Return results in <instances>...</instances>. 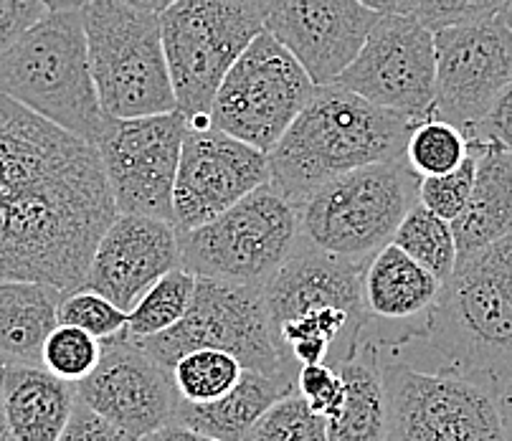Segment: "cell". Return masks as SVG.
I'll list each match as a JSON object with an SVG mask.
<instances>
[{
  "instance_id": "6da1fadb",
  "label": "cell",
  "mask_w": 512,
  "mask_h": 441,
  "mask_svg": "<svg viewBox=\"0 0 512 441\" xmlns=\"http://www.w3.org/2000/svg\"><path fill=\"white\" fill-rule=\"evenodd\" d=\"M115 218L97 147L0 94V282L82 289Z\"/></svg>"
},
{
  "instance_id": "7a4b0ae2",
  "label": "cell",
  "mask_w": 512,
  "mask_h": 441,
  "mask_svg": "<svg viewBox=\"0 0 512 441\" xmlns=\"http://www.w3.org/2000/svg\"><path fill=\"white\" fill-rule=\"evenodd\" d=\"M424 340L442 373L497 393L512 383V234L459 259L409 340Z\"/></svg>"
},
{
  "instance_id": "3957f363",
  "label": "cell",
  "mask_w": 512,
  "mask_h": 441,
  "mask_svg": "<svg viewBox=\"0 0 512 441\" xmlns=\"http://www.w3.org/2000/svg\"><path fill=\"white\" fill-rule=\"evenodd\" d=\"M414 127L409 117L365 102L340 84L315 87L269 153L272 186L295 206L340 175L401 160Z\"/></svg>"
},
{
  "instance_id": "277c9868",
  "label": "cell",
  "mask_w": 512,
  "mask_h": 441,
  "mask_svg": "<svg viewBox=\"0 0 512 441\" xmlns=\"http://www.w3.org/2000/svg\"><path fill=\"white\" fill-rule=\"evenodd\" d=\"M0 94L97 147L107 115L89 69L82 11L46 13L0 54Z\"/></svg>"
},
{
  "instance_id": "5b68a950",
  "label": "cell",
  "mask_w": 512,
  "mask_h": 441,
  "mask_svg": "<svg viewBox=\"0 0 512 441\" xmlns=\"http://www.w3.org/2000/svg\"><path fill=\"white\" fill-rule=\"evenodd\" d=\"M419 183L406 158L340 175L295 203L300 239L340 259L371 262L419 203Z\"/></svg>"
},
{
  "instance_id": "8992f818",
  "label": "cell",
  "mask_w": 512,
  "mask_h": 441,
  "mask_svg": "<svg viewBox=\"0 0 512 441\" xmlns=\"http://www.w3.org/2000/svg\"><path fill=\"white\" fill-rule=\"evenodd\" d=\"M82 16L89 69L104 115L137 120L178 112L160 16L122 0H89Z\"/></svg>"
},
{
  "instance_id": "52a82bcc",
  "label": "cell",
  "mask_w": 512,
  "mask_h": 441,
  "mask_svg": "<svg viewBox=\"0 0 512 441\" xmlns=\"http://www.w3.org/2000/svg\"><path fill=\"white\" fill-rule=\"evenodd\" d=\"M264 18L262 0H178L160 16L175 104L188 127L211 125L208 115L221 82L264 33Z\"/></svg>"
},
{
  "instance_id": "ba28073f",
  "label": "cell",
  "mask_w": 512,
  "mask_h": 441,
  "mask_svg": "<svg viewBox=\"0 0 512 441\" xmlns=\"http://www.w3.org/2000/svg\"><path fill=\"white\" fill-rule=\"evenodd\" d=\"M297 244L295 206L272 183L208 224L178 234L180 267L193 277L259 289L279 272Z\"/></svg>"
},
{
  "instance_id": "9c48e42d",
  "label": "cell",
  "mask_w": 512,
  "mask_h": 441,
  "mask_svg": "<svg viewBox=\"0 0 512 441\" xmlns=\"http://www.w3.org/2000/svg\"><path fill=\"white\" fill-rule=\"evenodd\" d=\"M163 368L193 350H221L234 355L244 371L262 376H295L282 353L264 305V289L196 277V292L186 317L168 333L137 340Z\"/></svg>"
},
{
  "instance_id": "30bf717a",
  "label": "cell",
  "mask_w": 512,
  "mask_h": 441,
  "mask_svg": "<svg viewBox=\"0 0 512 441\" xmlns=\"http://www.w3.org/2000/svg\"><path fill=\"white\" fill-rule=\"evenodd\" d=\"M312 92L315 84L300 61L264 31L221 82L208 122L269 155L310 102Z\"/></svg>"
},
{
  "instance_id": "8fae6325",
  "label": "cell",
  "mask_w": 512,
  "mask_h": 441,
  "mask_svg": "<svg viewBox=\"0 0 512 441\" xmlns=\"http://www.w3.org/2000/svg\"><path fill=\"white\" fill-rule=\"evenodd\" d=\"M386 441H507L492 391L452 373L416 371L406 360L383 365Z\"/></svg>"
},
{
  "instance_id": "7c38bea8",
  "label": "cell",
  "mask_w": 512,
  "mask_h": 441,
  "mask_svg": "<svg viewBox=\"0 0 512 441\" xmlns=\"http://www.w3.org/2000/svg\"><path fill=\"white\" fill-rule=\"evenodd\" d=\"M188 120L180 112L160 117H107L97 153L117 213L173 224V191Z\"/></svg>"
},
{
  "instance_id": "4fadbf2b",
  "label": "cell",
  "mask_w": 512,
  "mask_h": 441,
  "mask_svg": "<svg viewBox=\"0 0 512 441\" xmlns=\"http://www.w3.org/2000/svg\"><path fill=\"white\" fill-rule=\"evenodd\" d=\"M335 84L414 122L434 115V33L416 18H378L360 54Z\"/></svg>"
},
{
  "instance_id": "5bb4252c",
  "label": "cell",
  "mask_w": 512,
  "mask_h": 441,
  "mask_svg": "<svg viewBox=\"0 0 512 441\" xmlns=\"http://www.w3.org/2000/svg\"><path fill=\"white\" fill-rule=\"evenodd\" d=\"M434 115L472 137L512 82V31L502 16L434 33Z\"/></svg>"
},
{
  "instance_id": "9a60e30c",
  "label": "cell",
  "mask_w": 512,
  "mask_h": 441,
  "mask_svg": "<svg viewBox=\"0 0 512 441\" xmlns=\"http://www.w3.org/2000/svg\"><path fill=\"white\" fill-rule=\"evenodd\" d=\"M267 183V153L211 125L188 127L173 191L175 234L208 224Z\"/></svg>"
},
{
  "instance_id": "2e32d148",
  "label": "cell",
  "mask_w": 512,
  "mask_h": 441,
  "mask_svg": "<svg viewBox=\"0 0 512 441\" xmlns=\"http://www.w3.org/2000/svg\"><path fill=\"white\" fill-rule=\"evenodd\" d=\"M77 398L137 441L173 424L180 406L168 368L125 333L104 340L97 368L77 383Z\"/></svg>"
},
{
  "instance_id": "e0dca14e",
  "label": "cell",
  "mask_w": 512,
  "mask_h": 441,
  "mask_svg": "<svg viewBox=\"0 0 512 441\" xmlns=\"http://www.w3.org/2000/svg\"><path fill=\"white\" fill-rule=\"evenodd\" d=\"M381 16L358 0H274L264 31L300 61L315 87L335 84Z\"/></svg>"
},
{
  "instance_id": "ac0fdd59",
  "label": "cell",
  "mask_w": 512,
  "mask_h": 441,
  "mask_svg": "<svg viewBox=\"0 0 512 441\" xmlns=\"http://www.w3.org/2000/svg\"><path fill=\"white\" fill-rule=\"evenodd\" d=\"M175 269H180V246L173 224L117 213L94 249L82 287L130 315L142 294Z\"/></svg>"
},
{
  "instance_id": "d6986e66",
  "label": "cell",
  "mask_w": 512,
  "mask_h": 441,
  "mask_svg": "<svg viewBox=\"0 0 512 441\" xmlns=\"http://www.w3.org/2000/svg\"><path fill=\"white\" fill-rule=\"evenodd\" d=\"M365 264L325 254L300 239L292 256L264 284V305L274 330L292 317L325 307L343 310L363 325H371L363 300Z\"/></svg>"
},
{
  "instance_id": "ffe728a7",
  "label": "cell",
  "mask_w": 512,
  "mask_h": 441,
  "mask_svg": "<svg viewBox=\"0 0 512 441\" xmlns=\"http://www.w3.org/2000/svg\"><path fill=\"white\" fill-rule=\"evenodd\" d=\"M469 150L477 163L472 196L452 221L459 259L512 234V153L492 142H469Z\"/></svg>"
},
{
  "instance_id": "44dd1931",
  "label": "cell",
  "mask_w": 512,
  "mask_h": 441,
  "mask_svg": "<svg viewBox=\"0 0 512 441\" xmlns=\"http://www.w3.org/2000/svg\"><path fill=\"white\" fill-rule=\"evenodd\" d=\"M77 406V386L44 365H3V411L11 441H59Z\"/></svg>"
},
{
  "instance_id": "7402d4cb",
  "label": "cell",
  "mask_w": 512,
  "mask_h": 441,
  "mask_svg": "<svg viewBox=\"0 0 512 441\" xmlns=\"http://www.w3.org/2000/svg\"><path fill=\"white\" fill-rule=\"evenodd\" d=\"M439 292H442V282L426 272L421 264H416L396 244L383 246L371 262L365 264L363 300L371 320H424L434 307Z\"/></svg>"
},
{
  "instance_id": "603a6c76",
  "label": "cell",
  "mask_w": 512,
  "mask_h": 441,
  "mask_svg": "<svg viewBox=\"0 0 512 441\" xmlns=\"http://www.w3.org/2000/svg\"><path fill=\"white\" fill-rule=\"evenodd\" d=\"M297 393L295 376H262V373L244 371L239 383L213 403H186L180 401L175 424L211 436L216 441H241L246 431L262 419L274 403Z\"/></svg>"
},
{
  "instance_id": "cb8c5ba5",
  "label": "cell",
  "mask_w": 512,
  "mask_h": 441,
  "mask_svg": "<svg viewBox=\"0 0 512 441\" xmlns=\"http://www.w3.org/2000/svg\"><path fill=\"white\" fill-rule=\"evenodd\" d=\"M335 368L343 376L345 403L333 419H327V441H386L388 396L376 340H363Z\"/></svg>"
},
{
  "instance_id": "d4e9b609",
  "label": "cell",
  "mask_w": 512,
  "mask_h": 441,
  "mask_svg": "<svg viewBox=\"0 0 512 441\" xmlns=\"http://www.w3.org/2000/svg\"><path fill=\"white\" fill-rule=\"evenodd\" d=\"M61 300L64 292L46 284L0 282V365H41Z\"/></svg>"
},
{
  "instance_id": "484cf974",
  "label": "cell",
  "mask_w": 512,
  "mask_h": 441,
  "mask_svg": "<svg viewBox=\"0 0 512 441\" xmlns=\"http://www.w3.org/2000/svg\"><path fill=\"white\" fill-rule=\"evenodd\" d=\"M391 244L409 254L416 264L434 274L439 282H447L457 269V241H454V231L449 221L434 216L429 208L416 203L406 218L398 226L396 236Z\"/></svg>"
},
{
  "instance_id": "4316f807",
  "label": "cell",
  "mask_w": 512,
  "mask_h": 441,
  "mask_svg": "<svg viewBox=\"0 0 512 441\" xmlns=\"http://www.w3.org/2000/svg\"><path fill=\"white\" fill-rule=\"evenodd\" d=\"M196 292V277L180 267L175 272L165 274L160 282H155L142 300L127 315L125 335L130 340H148L160 333H168L170 327L178 325L186 317L188 307Z\"/></svg>"
},
{
  "instance_id": "83f0119b",
  "label": "cell",
  "mask_w": 512,
  "mask_h": 441,
  "mask_svg": "<svg viewBox=\"0 0 512 441\" xmlns=\"http://www.w3.org/2000/svg\"><path fill=\"white\" fill-rule=\"evenodd\" d=\"M239 360L221 350H193L180 355L170 368L175 391L186 403H213L224 398L239 383Z\"/></svg>"
},
{
  "instance_id": "f1b7e54d",
  "label": "cell",
  "mask_w": 512,
  "mask_h": 441,
  "mask_svg": "<svg viewBox=\"0 0 512 441\" xmlns=\"http://www.w3.org/2000/svg\"><path fill=\"white\" fill-rule=\"evenodd\" d=\"M469 142L462 132L436 115L416 122L406 142V163L419 178H434L457 170L467 160Z\"/></svg>"
},
{
  "instance_id": "f546056e",
  "label": "cell",
  "mask_w": 512,
  "mask_h": 441,
  "mask_svg": "<svg viewBox=\"0 0 512 441\" xmlns=\"http://www.w3.org/2000/svg\"><path fill=\"white\" fill-rule=\"evenodd\" d=\"M241 441H327V421L312 414L300 393L282 398Z\"/></svg>"
},
{
  "instance_id": "4dcf8cb0",
  "label": "cell",
  "mask_w": 512,
  "mask_h": 441,
  "mask_svg": "<svg viewBox=\"0 0 512 441\" xmlns=\"http://www.w3.org/2000/svg\"><path fill=\"white\" fill-rule=\"evenodd\" d=\"M99 355H102V343L97 338L77 327L59 325L46 340L41 365L51 376L77 386L97 368Z\"/></svg>"
},
{
  "instance_id": "1f68e13d",
  "label": "cell",
  "mask_w": 512,
  "mask_h": 441,
  "mask_svg": "<svg viewBox=\"0 0 512 441\" xmlns=\"http://www.w3.org/2000/svg\"><path fill=\"white\" fill-rule=\"evenodd\" d=\"M59 325L77 327V330H84L99 343H104V340H112L125 333L127 312L104 300L102 294L82 287L64 294L59 305Z\"/></svg>"
},
{
  "instance_id": "d6a6232c",
  "label": "cell",
  "mask_w": 512,
  "mask_h": 441,
  "mask_svg": "<svg viewBox=\"0 0 512 441\" xmlns=\"http://www.w3.org/2000/svg\"><path fill=\"white\" fill-rule=\"evenodd\" d=\"M474 153L469 150L467 160L457 170L447 175H434V178H421L419 183V203L429 208L434 216L444 218L452 224L454 218L464 211L474 186Z\"/></svg>"
},
{
  "instance_id": "836d02e7",
  "label": "cell",
  "mask_w": 512,
  "mask_h": 441,
  "mask_svg": "<svg viewBox=\"0 0 512 441\" xmlns=\"http://www.w3.org/2000/svg\"><path fill=\"white\" fill-rule=\"evenodd\" d=\"M505 0H419L414 18L431 33L444 28L472 26L502 13Z\"/></svg>"
},
{
  "instance_id": "e575fe53",
  "label": "cell",
  "mask_w": 512,
  "mask_h": 441,
  "mask_svg": "<svg viewBox=\"0 0 512 441\" xmlns=\"http://www.w3.org/2000/svg\"><path fill=\"white\" fill-rule=\"evenodd\" d=\"M297 393L305 398L312 414L322 419H333L345 403V383L340 371L330 363L305 365L295 376Z\"/></svg>"
},
{
  "instance_id": "d590c367",
  "label": "cell",
  "mask_w": 512,
  "mask_h": 441,
  "mask_svg": "<svg viewBox=\"0 0 512 441\" xmlns=\"http://www.w3.org/2000/svg\"><path fill=\"white\" fill-rule=\"evenodd\" d=\"M41 0H0V54L46 16Z\"/></svg>"
},
{
  "instance_id": "8d00e7d4",
  "label": "cell",
  "mask_w": 512,
  "mask_h": 441,
  "mask_svg": "<svg viewBox=\"0 0 512 441\" xmlns=\"http://www.w3.org/2000/svg\"><path fill=\"white\" fill-rule=\"evenodd\" d=\"M59 441H137V439H132L130 434L117 429L115 424H109L107 419L94 414L87 403H82L77 398L74 414H71L69 424H66L64 434H61Z\"/></svg>"
},
{
  "instance_id": "74e56055",
  "label": "cell",
  "mask_w": 512,
  "mask_h": 441,
  "mask_svg": "<svg viewBox=\"0 0 512 441\" xmlns=\"http://www.w3.org/2000/svg\"><path fill=\"white\" fill-rule=\"evenodd\" d=\"M467 142H492L512 153V82L507 84Z\"/></svg>"
},
{
  "instance_id": "f35d334b",
  "label": "cell",
  "mask_w": 512,
  "mask_h": 441,
  "mask_svg": "<svg viewBox=\"0 0 512 441\" xmlns=\"http://www.w3.org/2000/svg\"><path fill=\"white\" fill-rule=\"evenodd\" d=\"M358 3L381 18H388V16L414 18L416 8H419V0H358Z\"/></svg>"
},
{
  "instance_id": "ab89813d",
  "label": "cell",
  "mask_w": 512,
  "mask_h": 441,
  "mask_svg": "<svg viewBox=\"0 0 512 441\" xmlns=\"http://www.w3.org/2000/svg\"><path fill=\"white\" fill-rule=\"evenodd\" d=\"M140 441H216V439L198 434V431L188 429V426H183V424H175L173 421V424L153 431V434H148L145 439H140Z\"/></svg>"
},
{
  "instance_id": "60d3db41",
  "label": "cell",
  "mask_w": 512,
  "mask_h": 441,
  "mask_svg": "<svg viewBox=\"0 0 512 441\" xmlns=\"http://www.w3.org/2000/svg\"><path fill=\"white\" fill-rule=\"evenodd\" d=\"M497 403H500V416H502V426H505V436L507 441H512V383L497 393Z\"/></svg>"
},
{
  "instance_id": "b9f144b4",
  "label": "cell",
  "mask_w": 512,
  "mask_h": 441,
  "mask_svg": "<svg viewBox=\"0 0 512 441\" xmlns=\"http://www.w3.org/2000/svg\"><path fill=\"white\" fill-rule=\"evenodd\" d=\"M122 3H127V6L132 8H140V11L155 13V16H163V13L168 11L170 6H175L178 0H122Z\"/></svg>"
},
{
  "instance_id": "7bdbcfd3",
  "label": "cell",
  "mask_w": 512,
  "mask_h": 441,
  "mask_svg": "<svg viewBox=\"0 0 512 441\" xmlns=\"http://www.w3.org/2000/svg\"><path fill=\"white\" fill-rule=\"evenodd\" d=\"M49 13H64V11H82L89 0H41Z\"/></svg>"
},
{
  "instance_id": "ee69618b",
  "label": "cell",
  "mask_w": 512,
  "mask_h": 441,
  "mask_svg": "<svg viewBox=\"0 0 512 441\" xmlns=\"http://www.w3.org/2000/svg\"><path fill=\"white\" fill-rule=\"evenodd\" d=\"M0 441H11L6 426V411H3V365H0Z\"/></svg>"
},
{
  "instance_id": "f6af8a7d",
  "label": "cell",
  "mask_w": 512,
  "mask_h": 441,
  "mask_svg": "<svg viewBox=\"0 0 512 441\" xmlns=\"http://www.w3.org/2000/svg\"><path fill=\"white\" fill-rule=\"evenodd\" d=\"M502 21L507 23V28H510L512 31V0H505V6H502Z\"/></svg>"
},
{
  "instance_id": "bcb514c9",
  "label": "cell",
  "mask_w": 512,
  "mask_h": 441,
  "mask_svg": "<svg viewBox=\"0 0 512 441\" xmlns=\"http://www.w3.org/2000/svg\"><path fill=\"white\" fill-rule=\"evenodd\" d=\"M262 3H267V8H269V6H272V3H274V0H262Z\"/></svg>"
}]
</instances>
